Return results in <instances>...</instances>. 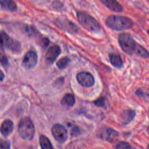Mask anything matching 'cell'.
<instances>
[{
  "mask_svg": "<svg viewBox=\"0 0 149 149\" xmlns=\"http://www.w3.org/2000/svg\"><path fill=\"white\" fill-rule=\"evenodd\" d=\"M102 3L110 10L115 12H120L123 10L122 6L116 1L114 0H103Z\"/></svg>",
  "mask_w": 149,
  "mask_h": 149,
  "instance_id": "cell-12",
  "label": "cell"
},
{
  "mask_svg": "<svg viewBox=\"0 0 149 149\" xmlns=\"http://www.w3.org/2000/svg\"><path fill=\"white\" fill-rule=\"evenodd\" d=\"M116 149H132V147L127 142L120 141L117 144Z\"/></svg>",
  "mask_w": 149,
  "mask_h": 149,
  "instance_id": "cell-21",
  "label": "cell"
},
{
  "mask_svg": "<svg viewBox=\"0 0 149 149\" xmlns=\"http://www.w3.org/2000/svg\"><path fill=\"white\" fill-rule=\"evenodd\" d=\"M147 149H149V144H148V146H147Z\"/></svg>",
  "mask_w": 149,
  "mask_h": 149,
  "instance_id": "cell-27",
  "label": "cell"
},
{
  "mask_svg": "<svg viewBox=\"0 0 149 149\" xmlns=\"http://www.w3.org/2000/svg\"><path fill=\"white\" fill-rule=\"evenodd\" d=\"M105 23L108 27L115 30H128L132 29L134 26V22L131 19L118 15L109 16L107 18Z\"/></svg>",
  "mask_w": 149,
  "mask_h": 149,
  "instance_id": "cell-1",
  "label": "cell"
},
{
  "mask_svg": "<svg viewBox=\"0 0 149 149\" xmlns=\"http://www.w3.org/2000/svg\"><path fill=\"white\" fill-rule=\"evenodd\" d=\"M0 4L1 8L6 10L13 12L17 9L15 2L11 0H1Z\"/></svg>",
  "mask_w": 149,
  "mask_h": 149,
  "instance_id": "cell-14",
  "label": "cell"
},
{
  "mask_svg": "<svg viewBox=\"0 0 149 149\" xmlns=\"http://www.w3.org/2000/svg\"><path fill=\"white\" fill-rule=\"evenodd\" d=\"M98 136L103 140L112 142L118 136V133L112 128L104 127L98 131Z\"/></svg>",
  "mask_w": 149,
  "mask_h": 149,
  "instance_id": "cell-7",
  "label": "cell"
},
{
  "mask_svg": "<svg viewBox=\"0 0 149 149\" xmlns=\"http://www.w3.org/2000/svg\"><path fill=\"white\" fill-rule=\"evenodd\" d=\"M18 131L23 139L31 140L35 133L34 126L31 120L27 117L22 118L19 123Z\"/></svg>",
  "mask_w": 149,
  "mask_h": 149,
  "instance_id": "cell-4",
  "label": "cell"
},
{
  "mask_svg": "<svg viewBox=\"0 0 149 149\" xmlns=\"http://www.w3.org/2000/svg\"><path fill=\"white\" fill-rule=\"evenodd\" d=\"M147 130H148V133H149V126H148V127H147Z\"/></svg>",
  "mask_w": 149,
  "mask_h": 149,
  "instance_id": "cell-26",
  "label": "cell"
},
{
  "mask_svg": "<svg viewBox=\"0 0 149 149\" xmlns=\"http://www.w3.org/2000/svg\"><path fill=\"white\" fill-rule=\"evenodd\" d=\"M77 17L79 23L88 31L97 33L101 30L98 22L89 14L83 11H79L77 13Z\"/></svg>",
  "mask_w": 149,
  "mask_h": 149,
  "instance_id": "cell-2",
  "label": "cell"
},
{
  "mask_svg": "<svg viewBox=\"0 0 149 149\" xmlns=\"http://www.w3.org/2000/svg\"><path fill=\"white\" fill-rule=\"evenodd\" d=\"M62 105L67 107H72L75 103V98L73 94H65L61 100Z\"/></svg>",
  "mask_w": 149,
  "mask_h": 149,
  "instance_id": "cell-17",
  "label": "cell"
},
{
  "mask_svg": "<svg viewBox=\"0 0 149 149\" xmlns=\"http://www.w3.org/2000/svg\"><path fill=\"white\" fill-rule=\"evenodd\" d=\"M61 53V48L58 45H54L50 47L45 54V59L49 63H53Z\"/></svg>",
  "mask_w": 149,
  "mask_h": 149,
  "instance_id": "cell-10",
  "label": "cell"
},
{
  "mask_svg": "<svg viewBox=\"0 0 149 149\" xmlns=\"http://www.w3.org/2000/svg\"><path fill=\"white\" fill-rule=\"evenodd\" d=\"M13 129V123L12 120L9 119H6L3 121L1 125V133L5 136H8L12 132Z\"/></svg>",
  "mask_w": 149,
  "mask_h": 149,
  "instance_id": "cell-13",
  "label": "cell"
},
{
  "mask_svg": "<svg viewBox=\"0 0 149 149\" xmlns=\"http://www.w3.org/2000/svg\"><path fill=\"white\" fill-rule=\"evenodd\" d=\"M61 29H64L66 31L69 32H77L78 27L76 24H74L71 21L68 20H64L63 21H60L59 22H57L56 23Z\"/></svg>",
  "mask_w": 149,
  "mask_h": 149,
  "instance_id": "cell-11",
  "label": "cell"
},
{
  "mask_svg": "<svg viewBox=\"0 0 149 149\" xmlns=\"http://www.w3.org/2000/svg\"><path fill=\"white\" fill-rule=\"evenodd\" d=\"M69 61H70V59L68 57L64 56L61 58L57 61L56 65L58 67V68L61 69H63L68 66Z\"/></svg>",
  "mask_w": 149,
  "mask_h": 149,
  "instance_id": "cell-20",
  "label": "cell"
},
{
  "mask_svg": "<svg viewBox=\"0 0 149 149\" xmlns=\"http://www.w3.org/2000/svg\"><path fill=\"white\" fill-rule=\"evenodd\" d=\"M135 54L143 58H149V52L140 44H138Z\"/></svg>",
  "mask_w": 149,
  "mask_h": 149,
  "instance_id": "cell-19",
  "label": "cell"
},
{
  "mask_svg": "<svg viewBox=\"0 0 149 149\" xmlns=\"http://www.w3.org/2000/svg\"><path fill=\"white\" fill-rule=\"evenodd\" d=\"M1 36L2 46H3L5 48L13 52H17L20 51V44L17 41L9 37L3 31L1 33Z\"/></svg>",
  "mask_w": 149,
  "mask_h": 149,
  "instance_id": "cell-5",
  "label": "cell"
},
{
  "mask_svg": "<svg viewBox=\"0 0 149 149\" xmlns=\"http://www.w3.org/2000/svg\"><path fill=\"white\" fill-rule=\"evenodd\" d=\"M1 73V74H0V79H1V81H2V80L3 79V77H4V74L3 73V72L1 70L0 72Z\"/></svg>",
  "mask_w": 149,
  "mask_h": 149,
  "instance_id": "cell-25",
  "label": "cell"
},
{
  "mask_svg": "<svg viewBox=\"0 0 149 149\" xmlns=\"http://www.w3.org/2000/svg\"><path fill=\"white\" fill-rule=\"evenodd\" d=\"M39 142L41 149H53L52 143L45 136L41 135L39 138Z\"/></svg>",
  "mask_w": 149,
  "mask_h": 149,
  "instance_id": "cell-16",
  "label": "cell"
},
{
  "mask_svg": "<svg viewBox=\"0 0 149 149\" xmlns=\"http://www.w3.org/2000/svg\"><path fill=\"white\" fill-rule=\"evenodd\" d=\"M147 33H148V35H149V30L147 31Z\"/></svg>",
  "mask_w": 149,
  "mask_h": 149,
  "instance_id": "cell-28",
  "label": "cell"
},
{
  "mask_svg": "<svg viewBox=\"0 0 149 149\" xmlns=\"http://www.w3.org/2000/svg\"><path fill=\"white\" fill-rule=\"evenodd\" d=\"M54 139L59 143L65 142L68 138V132L65 127L60 124H55L51 129Z\"/></svg>",
  "mask_w": 149,
  "mask_h": 149,
  "instance_id": "cell-6",
  "label": "cell"
},
{
  "mask_svg": "<svg viewBox=\"0 0 149 149\" xmlns=\"http://www.w3.org/2000/svg\"><path fill=\"white\" fill-rule=\"evenodd\" d=\"M118 41L122 49L127 54H135L138 44L129 34L122 33L119 36Z\"/></svg>",
  "mask_w": 149,
  "mask_h": 149,
  "instance_id": "cell-3",
  "label": "cell"
},
{
  "mask_svg": "<svg viewBox=\"0 0 149 149\" xmlns=\"http://www.w3.org/2000/svg\"><path fill=\"white\" fill-rule=\"evenodd\" d=\"M136 113L133 110H126L125 111L122 115L123 123L126 125L131 122L134 118Z\"/></svg>",
  "mask_w": 149,
  "mask_h": 149,
  "instance_id": "cell-18",
  "label": "cell"
},
{
  "mask_svg": "<svg viewBox=\"0 0 149 149\" xmlns=\"http://www.w3.org/2000/svg\"><path fill=\"white\" fill-rule=\"evenodd\" d=\"M38 61V56L37 53L33 51H29L27 52L22 61L23 66L27 69H31L34 68Z\"/></svg>",
  "mask_w": 149,
  "mask_h": 149,
  "instance_id": "cell-8",
  "label": "cell"
},
{
  "mask_svg": "<svg viewBox=\"0 0 149 149\" xmlns=\"http://www.w3.org/2000/svg\"><path fill=\"white\" fill-rule=\"evenodd\" d=\"M1 149H10V142L7 140H1Z\"/></svg>",
  "mask_w": 149,
  "mask_h": 149,
  "instance_id": "cell-22",
  "label": "cell"
},
{
  "mask_svg": "<svg viewBox=\"0 0 149 149\" xmlns=\"http://www.w3.org/2000/svg\"><path fill=\"white\" fill-rule=\"evenodd\" d=\"M94 104L98 107H102L105 104V99L100 98L94 102Z\"/></svg>",
  "mask_w": 149,
  "mask_h": 149,
  "instance_id": "cell-23",
  "label": "cell"
},
{
  "mask_svg": "<svg viewBox=\"0 0 149 149\" xmlns=\"http://www.w3.org/2000/svg\"><path fill=\"white\" fill-rule=\"evenodd\" d=\"M1 64L3 66H6L8 65V59L5 56V55H2L1 56Z\"/></svg>",
  "mask_w": 149,
  "mask_h": 149,
  "instance_id": "cell-24",
  "label": "cell"
},
{
  "mask_svg": "<svg viewBox=\"0 0 149 149\" xmlns=\"http://www.w3.org/2000/svg\"><path fill=\"white\" fill-rule=\"evenodd\" d=\"M110 62L115 68L120 69L123 65V62L121 56L117 54H111L110 55Z\"/></svg>",
  "mask_w": 149,
  "mask_h": 149,
  "instance_id": "cell-15",
  "label": "cell"
},
{
  "mask_svg": "<svg viewBox=\"0 0 149 149\" xmlns=\"http://www.w3.org/2000/svg\"><path fill=\"white\" fill-rule=\"evenodd\" d=\"M76 79L80 85L86 87L92 86L95 81L93 75L90 73L84 71L78 73Z\"/></svg>",
  "mask_w": 149,
  "mask_h": 149,
  "instance_id": "cell-9",
  "label": "cell"
}]
</instances>
